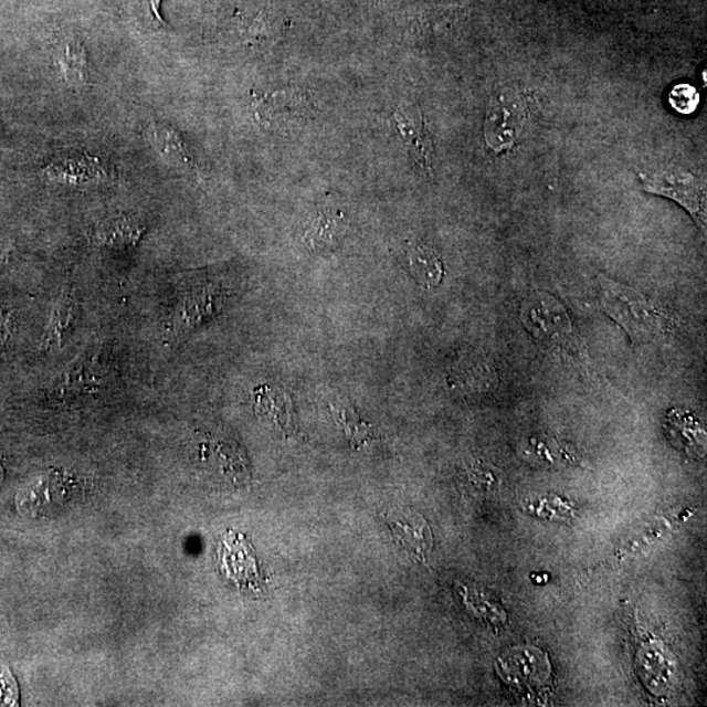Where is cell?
<instances>
[{
	"label": "cell",
	"instance_id": "obj_2",
	"mask_svg": "<svg viewBox=\"0 0 707 707\" xmlns=\"http://www.w3.org/2000/svg\"><path fill=\"white\" fill-rule=\"evenodd\" d=\"M521 323L544 349L568 354L585 362V346L563 304L550 294L536 292L521 303Z\"/></svg>",
	"mask_w": 707,
	"mask_h": 707
},
{
	"label": "cell",
	"instance_id": "obj_9",
	"mask_svg": "<svg viewBox=\"0 0 707 707\" xmlns=\"http://www.w3.org/2000/svg\"><path fill=\"white\" fill-rule=\"evenodd\" d=\"M410 273L423 287L434 288L441 285L444 268L440 254L430 245H415L408 253Z\"/></svg>",
	"mask_w": 707,
	"mask_h": 707
},
{
	"label": "cell",
	"instance_id": "obj_3",
	"mask_svg": "<svg viewBox=\"0 0 707 707\" xmlns=\"http://www.w3.org/2000/svg\"><path fill=\"white\" fill-rule=\"evenodd\" d=\"M641 180L647 193L667 197L682 204L699 228L706 230V186L701 177L684 168L671 167L641 173Z\"/></svg>",
	"mask_w": 707,
	"mask_h": 707
},
{
	"label": "cell",
	"instance_id": "obj_16",
	"mask_svg": "<svg viewBox=\"0 0 707 707\" xmlns=\"http://www.w3.org/2000/svg\"><path fill=\"white\" fill-rule=\"evenodd\" d=\"M9 335V316L0 313V346H2L7 341Z\"/></svg>",
	"mask_w": 707,
	"mask_h": 707
},
{
	"label": "cell",
	"instance_id": "obj_6",
	"mask_svg": "<svg viewBox=\"0 0 707 707\" xmlns=\"http://www.w3.org/2000/svg\"><path fill=\"white\" fill-rule=\"evenodd\" d=\"M219 300H221V295H219L217 288L202 287L193 289L192 293L183 298L172 318V327L176 335L194 328L203 318L214 314Z\"/></svg>",
	"mask_w": 707,
	"mask_h": 707
},
{
	"label": "cell",
	"instance_id": "obj_5",
	"mask_svg": "<svg viewBox=\"0 0 707 707\" xmlns=\"http://www.w3.org/2000/svg\"><path fill=\"white\" fill-rule=\"evenodd\" d=\"M77 318V303L73 292L63 289L54 303L51 318L42 338V349L45 351L59 350L65 345Z\"/></svg>",
	"mask_w": 707,
	"mask_h": 707
},
{
	"label": "cell",
	"instance_id": "obj_15",
	"mask_svg": "<svg viewBox=\"0 0 707 707\" xmlns=\"http://www.w3.org/2000/svg\"><path fill=\"white\" fill-rule=\"evenodd\" d=\"M338 420L354 442H366L367 437L370 436V430L366 428V423L351 419V415L345 409L339 412Z\"/></svg>",
	"mask_w": 707,
	"mask_h": 707
},
{
	"label": "cell",
	"instance_id": "obj_1",
	"mask_svg": "<svg viewBox=\"0 0 707 707\" xmlns=\"http://www.w3.org/2000/svg\"><path fill=\"white\" fill-rule=\"evenodd\" d=\"M597 285L601 307L633 344H650L676 329L677 323L668 310L645 294L603 274L597 275Z\"/></svg>",
	"mask_w": 707,
	"mask_h": 707
},
{
	"label": "cell",
	"instance_id": "obj_10",
	"mask_svg": "<svg viewBox=\"0 0 707 707\" xmlns=\"http://www.w3.org/2000/svg\"><path fill=\"white\" fill-rule=\"evenodd\" d=\"M144 229L129 218L118 217L98 224L95 240L98 244L112 247L130 246L138 242Z\"/></svg>",
	"mask_w": 707,
	"mask_h": 707
},
{
	"label": "cell",
	"instance_id": "obj_18",
	"mask_svg": "<svg viewBox=\"0 0 707 707\" xmlns=\"http://www.w3.org/2000/svg\"><path fill=\"white\" fill-rule=\"evenodd\" d=\"M159 3H160V0H151V7L154 9L155 17H157L158 19H160L159 12H158Z\"/></svg>",
	"mask_w": 707,
	"mask_h": 707
},
{
	"label": "cell",
	"instance_id": "obj_8",
	"mask_svg": "<svg viewBox=\"0 0 707 707\" xmlns=\"http://www.w3.org/2000/svg\"><path fill=\"white\" fill-rule=\"evenodd\" d=\"M54 61L71 87H83L88 82L86 51L77 39H66L54 49Z\"/></svg>",
	"mask_w": 707,
	"mask_h": 707
},
{
	"label": "cell",
	"instance_id": "obj_4",
	"mask_svg": "<svg viewBox=\"0 0 707 707\" xmlns=\"http://www.w3.org/2000/svg\"><path fill=\"white\" fill-rule=\"evenodd\" d=\"M386 521L399 547L416 561L426 560L433 548V535L420 514L409 510L387 514Z\"/></svg>",
	"mask_w": 707,
	"mask_h": 707
},
{
	"label": "cell",
	"instance_id": "obj_12",
	"mask_svg": "<svg viewBox=\"0 0 707 707\" xmlns=\"http://www.w3.org/2000/svg\"><path fill=\"white\" fill-rule=\"evenodd\" d=\"M455 383L457 388H468L472 391L485 393L492 391V389L498 387V372L495 367L485 362V360H477L465 366L464 369H460L455 373Z\"/></svg>",
	"mask_w": 707,
	"mask_h": 707
},
{
	"label": "cell",
	"instance_id": "obj_14",
	"mask_svg": "<svg viewBox=\"0 0 707 707\" xmlns=\"http://www.w3.org/2000/svg\"><path fill=\"white\" fill-rule=\"evenodd\" d=\"M154 138L155 141H157V146L160 148V151L165 154L166 157L180 162V165L192 166V160L189 158L186 146L182 145V141L172 130H167L165 127H160V129L155 130Z\"/></svg>",
	"mask_w": 707,
	"mask_h": 707
},
{
	"label": "cell",
	"instance_id": "obj_7",
	"mask_svg": "<svg viewBox=\"0 0 707 707\" xmlns=\"http://www.w3.org/2000/svg\"><path fill=\"white\" fill-rule=\"evenodd\" d=\"M395 127H398L402 138L405 139L409 151L422 168L430 169L433 146L426 126H424L421 112L415 113L409 109H400L394 115Z\"/></svg>",
	"mask_w": 707,
	"mask_h": 707
},
{
	"label": "cell",
	"instance_id": "obj_11",
	"mask_svg": "<svg viewBox=\"0 0 707 707\" xmlns=\"http://www.w3.org/2000/svg\"><path fill=\"white\" fill-rule=\"evenodd\" d=\"M104 371L101 365L95 360H83V362L73 363L70 370L62 373L60 386L56 388L63 389V391L70 392H92L96 388H101L103 383Z\"/></svg>",
	"mask_w": 707,
	"mask_h": 707
},
{
	"label": "cell",
	"instance_id": "obj_17",
	"mask_svg": "<svg viewBox=\"0 0 707 707\" xmlns=\"http://www.w3.org/2000/svg\"><path fill=\"white\" fill-rule=\"evenodd\" d=\"M7 261H9V250L0 245V271L6 266Z\"/></svg>",
	"mask_w": 707,
	"mask_h": 707
},
{
	"label": "cell",
	"instance_id": "obj_13",
	"mask_svg": "<svg viewBox=\"0 0 707 707\" xmlns=\"http://www.w3.org/2000/svg\"><path fill=\"white\" fill-rule=\"evenodd\" d=\"M341 231V224H339L337 215L320 212L315 221L310 223V228L306 233V242L314 250H324V247L336 245Z\"/></svg>",
	"mask_w": 707,
	"mask_h": 707
}]
</instances>
